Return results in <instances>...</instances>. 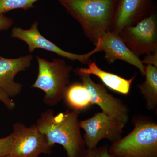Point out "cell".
Segmentation results:
<instances>
[{"instance_id":"1","label":"cell","mask_w":157,"mask_h":157,"mask_svg":"<svg viewBox=\"0 0 157 157\" xmlns=\"http://www.w3.org/2000/svg\"><path fill=\"white\" fill-rule=\"evenodd\" d=\"M80 111L67 110L55 114L52 109L42 112L36 124L49 144L62 145L67 157H80L86 149L81 135Z\"/></svg>"},{"instance_id":"2","label":"cell","mask_w":157,"mask_h":157,"mask_svg":"<svg viewBox=\"0 0 157 157\" xmlns=\"http://www.w3.org/2000/svg\"><path fill=\"white\" fill-rule=\"evenodd\" d=\"M95 45L109 31L116 0H58Z\"/></svg>"},{"instance_id":"3","label":"cell","mask_w":157,"mask_h":157,"mask_svg":"<svg viewBox=\"0 0 157 157\" xmlns=\"http://www.w3.org/2000/svg\"><path fill=\"white\" fill-rule=\"evenodd\" d=\"M129 134L109 146L112 157H157V122L148 116L132 118Z\"/></svg>"},{"instance_id":"4","label":"cell","mask_w":157,"mask_h":157,"mask_svg":"<svg viewBox=\"0 0 157 157\" xmlns=\"http://www.w3.org/2000/svg\"><path fill=\"white\" fill-rule=\"evenodd\" d=\"M36 58L38 76L31 87L39 89L45 93L43 101L46 105L56 106L64 98L70 85L73 67L60 59H53L50 62L39 56Z\"/></svg>"},{"instance_id":"5","label":"cell","mask_w":157,"mask_h":157,"mask_svg":"<svg viewBox=\"0 0 157 157\" xmlns=\"http://www.w3.org/2000/svg\"><path fill=\"white\" fill-rule=\"evenodd\" d=\"M13 138L9 155L11 157H39L50 155L52 147L36 124L28 127L17 122L13 125Z\"/></svg>"},{"instance_id":"6","label":"cell","mask_w":157,"mask_h":157,"mask_svg":"<svg viewBox=\"0 0 157 157\" xmlns=\"http://www.w3.org/2000/svg\"><path fill=\"white\" fill-rule=\"evenodd\" d=\"M119 36L137 56L157 50V13L155 6L147 17L136 25L125 28Z\"/></svg>"},{"instance_id":"7","label":"cell","mask_w":157,"mask_h":157,"mask_svg":"<svg viewBox=\"0 0 157 157\" xmlns=\"http://www.w3.org/2000/svg\"><path fill=\"white\" fill-rule=\"evenodd\" d=\"M80 126L85 134L83 136L86 148L97 147L103 139H107L111 143L122 138L126 124L103 112H98L92 117L80 121Z\"/></svg>"},{"instance_id":"8","label":"cell","mask_w":157,"mask_h":157,"mask_svg":"<svg viewBox=\"0 0 157 157\" xmlns=\"http://www.w3.org/2000/svg\"><path fill=\"white\" fill-rule=\"evenodd\" d=\"M38 22L36 21L28 30L24 29L19 27H15L11 31V36L25 42L28 46L30 53L33 52L36 49L41 48L56 53L72 61H78L83 64L88 63L90 58L94 54L101 52L99 43L97 44L93 50L84 54H76L65 51L43 36L38 29Z\"/></svg>"},{"instance_id":"9","label":"cell","mask_w":157,"mask_h":157,"mask_svg":"<svg viewBox=\"0 0 157 157\" xmlns=\"http://www.w3.org/2000/svg\"><path fill=\"white\" fill-rule=\"evenodd\" d=\"M154 7L153 0H116L109 31L118 35L147 17Z\"/></svg>"},{"instance_id":"10","label":"cell","mask_w":157,"mask_h":157,"mask_svg":"<svg viewBox=\"0 0 157 157\" xmlns=\"http://www.w3.org/2000/svg\"><path fill=\"white\" fill-rule=\"evenodd\" d=\"M82 83L87 89L92 105L96 104L105 114L126 124L129 118L128 107L120 99L107 92L104 85L96 83L88 74H78Z\"/></svg>"},{"instance_id":"11","label":"cell","mask_w":157,"mask_h":157,"mask_svg":"<svg viewBox=\"0 0 157 157\" xmlns=\"http://www.w3.org/2000/svg\"><path fill=\"white\" fill-rule=\"evenodd\" d=\"M98 42L101 52L105 53L104 58L108 63H113L117 60L123 61L137 67L143 77L145 76V66L139 56L127 47L118 35L107 31L100 37Z\"/></svg>"},{"instance_id":"12","label":"cell","mask_w":157,"mask_h":157,"mask_svg":"<svg viewBox=\"0 0 157 157\" xmlns=\"http://www.w3.org/2000/svg\"><path fill=\"white\" fill-rule=\"evenodd\" d=\"M33 59L32 55L13 59L0 56V88L10 98L16 97L21 93L22 85L15 82L14 77L19 72L29 67Z\"/></svg>"},{"instance_id":"13","label":"cell","mask_w":157,"mask_h":157,"mask_svg":"<svg viewBox=\"0 0 157 157\" xmlns=\"http://www.w3.org/2000/svg\"><path fill=\"white\" fill-rule=\"evenodd\" d=\"M88 64V67L76 68L73 72L76 75L81 74L95 75L110 89L122 94H128L136 75L130 79H127L102 70L95 62L90 61Z\"/></svg>"},{"instance_id":"14","label":"cell","mask_w":157,"mask_h":157,"mask_svg":"<svg viewBox=\"0 0 157 157\" xmlns=\"http://www.w3.org/2000/svg\"><path fill=\"white\" fill-rule=\"evenodd\" d=\"M145 80L138 85L141 94L145 101V107L154 110L157 107V67L152 65L145 66Z\"/></svg>"},{"instance_id":"15","label":"cell","mask_w":157,"mask_h":157,"mask_svg":"<svg viewBox=\"0 0 157 157\" xmlns=\"http://www.w3.org/2000/svg\"><path fill=\"white\" fill-rule=\"evenodd\" d=\"M63 99L72 110L80 112L92 105L88 90L80 82H74L69 85Z\"/></svg>"},{"instance_id":"16","label":"cell","mask_w":157,"mask_h":157,"mask_svg":"<svg viewBox=\"0 0 157 157\" xmlns=\"http://www.w3.org/2000/svg\"><path fill=\"white\" fill-rule=\"evenodd\" d=\"M38 0H0V13L6 12L16 9L25 11L34 8V4Z\"/></svg>"},{"instance_id":"17","label":"cell","mask_w":157,"mask_h":157,"mask_svg":"<svg viewBox=\"0 0 157 157\" xmlns=\"http://www.w3.org/2000/svg\"><path fill=\"white\" fill-rule=\"evenodd\" d=\"M107 144L100 147L86 148L80 157H112L109 154Z\"/></svg>"},{"instance_id":"18","label":"cell","mask_w":157,"mask_h":157,"mask_svg":"<svg viewBox=\"0 0 157 157\" xmlns=\"http://www.w3.org/2000/svg\"><path fill=\"white\" fill-rule=\"evenodd\" d=\"M12 138V133L6 137L0 138V157L9 155Z\"/></svg>"},{"instance_id":"19","label":"cell","mask_w":157,"mask_h":157,"mask_svg":"<svg viewBox=\"0 0 157 157\" xmlns=\"http://www.w3.org/2000/svg\"><path fill=\"white\" fill-rule=\"evenodd\" d=\"M0 101L5 106L7 107V109L10 110H12L15 109V104L12 100L11 98L9 97L4 91L0 88Z\"/></svg>"},{"instance_id":"20","label":"cell","mask_w":157,"mask_h":157,"mask_svg":"<svg viewBox=\"0 0 157 157\" xmlns=\"http://www.w3.org/2000/svg\"><path fill=\"white\" fill-rule=\"evenodd\" d=\"M14 20L5 16L4 14L0 13V31L9 29L12 25Z\"/></svg>"},{"instance_id":"21","label":"cell","mask_w":157,"mask_h":157,"mask_svg":"<svg viewBox=\"0 0 157 157\" xmlns=\"http://www.w3.org/2000/svg\"><path fill=\"white\" fill-rule=\"evenodd\" d=\"M146 55L144 59L141 61L142 63H145L147 65H152L157 67V50Z\"/></svg>"},{"instance_id":"22","label":"cell","mask_w":157,"mask_h":157,"mask_svg":"<svg viewBox=\"0 0 157 157\" xmlns=\"http://www.w3.org/2000/svg\"><path fill=\"white\" fill-rule=\"evenodd\" d=\"M10 157V156L9 155H7V156H5V157Z\"/></svg>"}]
</instances>
